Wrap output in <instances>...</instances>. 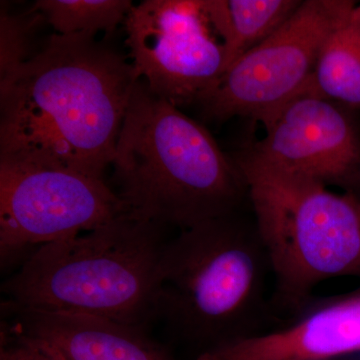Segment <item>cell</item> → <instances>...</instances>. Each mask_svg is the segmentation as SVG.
I'll return each mask as SVG.
<instances>
[{"instance_id":"obj_1","label":"cell","mask_w":360,"mask_h":360,"mask_svg":"<svg viewBox=\"0 0 360 360\" xmlns=\"http://www.w3.org/2000/svg\"><path fill=\"white\" fill-rule=\"evenodd\" d=\"M139 80L94 37L54 33L0 82V158L103 179Z\"/></svg>"},{"instance_id":"obj_2","label":"cell","mask_w":360,"mask_h":360,"mask_svg":"<svg viewBox=\"0 0 360 360\" xmlns=\"http://www.w3.org/2000/svg\"><path fill=\"white\" fill-rule=\"evenodd\" d=\"M111 167L127 212L182 229L240 212L250 202L245 175L210 132L134 85Z\"/></svg>"},{"instance_id":"obj_3","label":"cell","mask_w":360,"mask_h":360,"mask_svg":"<svg viewBox=\"0 0 360 360\" xmlns=\"http://www.w3.org/2000/svg\"><path fill=\"white\" fill-rule=\"evenodd\" d=\"M269 274L255 219L238 212L182 229L161 255L156 317L198 354L262 335L281 323L267 296Z\"/></svg>"},{"instance_id":"obj_4","label":"cell","mask_w":360,"mask_h":360,"mask_svg":"<svg viewBox=\"0 0 360 360\" xmlns=\"http://www.w3.org/2000/svg\"><path fill=\"white\" fill-rule=\"evenodd\" d=\"M165 227L124 212L41 246L4 284L6 303L146 328L156 317Z\"/></svg>"},{"instance_id":"obj_5","label":"cell","mask_w":360,"mask_h":360,"mask_svg":"<svg viewBox=\"0 0 360 360\" xmlns=\"http://www.w3.org/2000/svg\"><path fill=\"white\" fill-rule=\"evenodd\" d=\"M253 219L269 255L274 315L295 316L328 279H360V196L335 193L238 151Z\"/></svg>"},{"instance_id":"obj_6","label":"cell","mask_w":360,"mask_h":360,"mask_svg":"<svg viewBox=\"0 0 360 360\" xmlns=\"http://www.w3.org/2000/svg\"><path fill=\"white\" fill-rule=\"evenodd\" d=\"M352 0H303L269 39L236 59L198 105L206 120L250 118L265 124L311 79L329 34L356 6Z\"/></svg>"},{"instance_id":"obj_7","label":"cell","mask_w":360,"mask_h":360,"mask_svg":"<svg viewBox=\"0 0 360 360\" xmlns=\"http://www.w3.org/2000/svg\"><path fill=\"white\" fill-rule=\"evenodd\" d=\"M124 28L136 77L177 108L200 103L227 70L212 0H146Z\"/></svg>"},{"instance_id":"obj_8","label":"cell","mask_w":360,"mask_h":360,"mask_svg":"<svg viewBox=\"0 0 360 360\" xmlns=\"http://www.w3.org/2000/svg\"><path fill=\"white\" fill-rule=\"evenodd\" d=\"M124 212V203L103 179L68 168L0 158L2 264L94 231Z\"/></svg>"},{"instance_id":"obj_9","label":"cell","mask_w":360,"mask_h":360,"mask_svg":"<svg viewBox=\"0 0 360 360\" xmlns=\"http://www.w3.org/2000/svg\"><path fill=\"white\" fill-rule=\"evenodd\" d=\"M354 111L307 87L241 153L286 174L360 196V127Z\"/></svg>"},{"instance_id":"obj_10","label":"cell","mask_w":360,"mask_h":360,"mask_svg":"<svg viewBox=\"0 0 360 360\" xmlns=\"http://www.w3.org/2000/svg\"><path fill=\"white\" fill-rule=\"evenodd\" d=\"M359 354L360 288L314 296L271 330L212 348L196 360H330Z\"/></svg>"},{"instance_id":"obj_11","label":"cell","mask_w":360,"mask_h":360,"mask_svg":"<svg viewBox=\"0 0 360 360\" xmlns=\"http://www.w3.org/2000/svg\"><path fill=\"white\" fill-rule=\"evenodd\" d=\"M6 321L49 341L70 360H176L146 328L94 315L20 309L4 303Z\"/></svg>"},{"instance_id":"obj_12","label":"cell","mask_w":360,"mask_h":360,"mask_svg":"<svg viewBox=\"0 0 360 360\" xmlns=\"http://www.w3.org/2000/svg\"><path fill=\"white\" fill-rule=\"evenodd\" d=\"M307 87L319 96L360 110V4L324 42Z\"/></svg>"},{"instance_id":"obj_13","label":"cell","mask_w":360,"mask_h":360,"mask_svg":"<svg viewBox=\"0 0 360 360\" xmlns=\"http://www.w3.org/2000/svg\"><path fill=\"white\" fill-rule=\"evenodd\" d=\"M302 1L212 0L213 15L225 42L227 68L278 30Z\"/></svg>"},{"instance_id":"obj_14","label":"cell","mask_w":360,"mask_h":360,"mask_svg":"<svg viewBox=\"0 0 360 360\" xmlns=\"http://www.w3.org/2000/svg\"><path fill=\"white\" fill-rule=\"evenodd\" d=\"M132 6L130 0H39L32 7L56 34L94 37L115 32Z\"/></svg>"},{"instance_id":"obj_15","label":"cell","mask_w":360,"mask_h":360,"mask_svg":"<svg viewBox=\"0 0 360 360\" xmlns=\"http://www.w3.org/2000/svg\"><path fill=\"white\" fill-rule=\"evenodd\" d=\"M42 14L33 7L28 13H9L1 9L0 18V82L13 75L39 52L37 32L44 25Z\"/></svg>"},{"instance_id":"obj_16","label":"cell","mask_w":360,"mask_h":360,"mask_svg":"<svg viewBox=\"0 0 360 360\" xmlns=\"http://www.w3.org/2000/svg\"><path fill=\"white\" fill-rule=\"evenodd\" d=\"M0 360H70L49 341L28 335L4 321L0 331Z\"/></svg>"},{"instance_id":"obj_17","label":"cell","mask_w":360,"mask_h":360,"mask_svg":"<svg viewBox=\"0 0 360 360\" xmlns=\"http://www.w3.org/2000/svg\"><path fill=\"white\" fill-rule=\"evenodd\" d=\"M345 360H360V354L352 355V356L345 357Z\"/></svg>"},{"instance_id":"obj_18","label":"cell","mask_w":360,"mask_h":360,"mask_svg":"<svg viewBox=\"0 0 360 360\" xmlns=\"http://www.w3.org/2000/svg\"><path fill=\"white\" fill-rule=\"evenodd\" d=\"M330 360H345V357H343V359H330Z\"/></svg>"}]
</instances>
